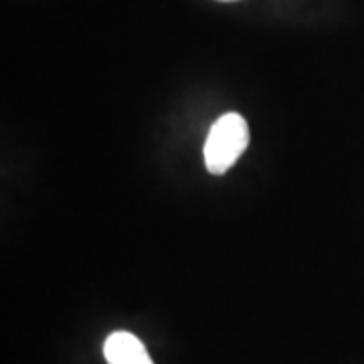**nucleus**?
<instances>
[{"mask_svg":"<svg viewBox=\"0 0 364 364\" xmlns=\"http://www.w3.org/2000/svg\"><path fill=\"white\" fill-rule=\"evenodd\" d=\"M249 146V126L241 114H225L208 132L205 164L210 174H225Z\"/></svg>","mask_w":364,"mask_h":364,"instance_id":"obj_1","label":"nucleus"},{"mask_svg":"<svg viewBox=\"0 0 364 364\" xmlns=\"http://www.w3.org/2000/svg\"><path fill=\"white\" fill-rule=\"evenodd\" d=\"M107 364H154L144 348L142 340L130 332H114L104 344Z\"/></svg>","mask_w":364,"mask_h":364,"instance_id":"obj_2","label":"nucleus"},{"mask_svg":"<svg viewBox=\"0 0 364 364\" xmlns=\"http://www.w3.org/2000/svg\"><path fill=\"white\" fill-rule=\"evenodd\" d=\"M219 2H237V0H219Z\"/></svg>","mask_w":364,"mask_h":364,"instance_id":"obj_3","label":"nucleus"}]
</instances>
